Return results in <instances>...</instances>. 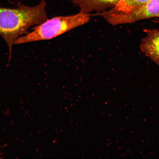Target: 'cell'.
Returning <instances> with one entry per match:
<instances>
[{
  "label": "cell",
  "instance_id": "6da1fadb",
  "mask_svg": "<svg viewBox=\"0 0 159 159\" xmlns=\"http://www.w3.org/2000/svg\"><path fill=\"white\" fill-rule=\"evenodd\" d=\"M45 7V2L42 0L35 7L19 2L16 8L0 7V35L8 47L9 61L16 41L28 33L30 27L41 24L47 19Z\"/></svg>",
  "mask_w": 159,
  "mask_h": 159
},
{
  "label": "cell",
  "instance_id": "7a4b0ae2",
  "mask_svg": "<svg viewBox=\"0 0 159 159\" xmlns=\"http://www.w3.org/2000/svg\"><path fill=\"white\" fill-rule=\"evenodd\" d=\"M90 18L88 13L80 12L75 15L61 16L47 19L34 27L31 32L19 37L15 44L53 39L88 22Z\"/></svg>",
  "mask_w": 159,
  "mask_h": 159
},
{
  "label": "cell",
  "instance_id": "3957f363",
  "mask_svg": "<svg viewBox=\"0 0 159 159\" xmlns=\"http://www.w3.org/2000/svg\"><path fill=\"white\" fill-rule=\"evenodd\" d=\"M99 15L114 25L133 23L140 20L159 17V0H150L136 11L127 14L108 15L102 13Z\"/></svg>",
  "mask_w": 159,
  "mask_h": 159
},
{
  "label": "cell",
  "instance_id": "277c9868",
  "mask_svg": "<svg viewBox=\"0 0 159 159\" xmlns=\"http://www.w3.org/2000/svg\"><path fill=\"white\" fill-rule=\"evenodd\" d=\"M144 31L146 36L141 42V50L159 66V31L144 29Z\"/></svg>",
  "mask_w": 159,
  "mask_h": 159
},
{
  "label": "cell",
  "instance_id": "5b68a950",
  "mask_svg": "<svg viewBox=\"0 0 159 159\" xmlns=\"http://www.w3.org/2000/svg\"><path fill=\"white\" fill-rule=\"evenodd\" d=\"M79 6L82 12L88 13L93 11H102L109 7H114L119 0H71Z\"/></svg>",
  "mask_w": 159,
  "mask_h": 159
},
{
  "label": "cell",
  "instance_id": "8992f818",
  "mask_svg": "<svg viewBox=\"0 0 159 159\" xmlns=\"http://www.w3.org/2000/svg\"><path fill=\"white\" fill-rule=\"evenodd\" d=\"M150 0H119L115 7L108 11V15L127 14L136 11Z\"/></svg>",
  "mask_w": 159,
  "mask_h": 159
}]
</instances>
